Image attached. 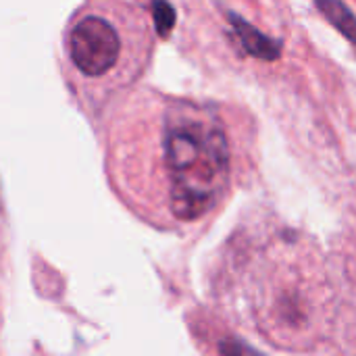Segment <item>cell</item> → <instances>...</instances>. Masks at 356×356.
I'll return each mask as SVG.
<instances>
[{
  "mask_svg": "<svg viewBox=\"0 0 356 356\" xmlns=\"http://www.w3.org/2000/svg\"><path fill=\"white\" fill-rule=\"evenodd\" d=\"M106 169L136 207L194 221L215 209L229 179V144L207 108L171 102L129 108L111 123Z\"/></svg>",
  "mask_w": 356,
  "mask_h": 356,
  "instance_id": "1",
  "label": "cell"
},
{
  "mask_svg": "<svg viewBox=\"0 0 356 356\" xmlns=\"http://www.w3.org/2000/svg\"><path fill=\"white\" fill-rule=\"evenodd\" d=\"M140 27L134 6L121 2H88L69 19L63 31V75L88 117L100 113L138 73L146 46Z\"/></svg>",
  "mask_w": 356,
  "mask_h": 356,
  "instance_id": "2",
  "label": "cell"
},
{
  "mask_svg": "<svg viewBox=\"0 0 356 356\" xmlns=\"http://www.w3.org/2000/svg\"><path fill=\"white\" fill-rule=\"evenodd\" d=\"M232 23H234L236 35L240 38V42L246 48V52H250V54H254L259 58H265V60H273L280 54L277 52L280 46L271 38H267L265 33L254 29L244 19H238V15H232Z\"/></svg>",
  "mask_w": 356,
  "mask_h": 356,
  "instance_id": "3",
  "label": "cell"
},
{
  "mask_svg": "<svg viewBox=\"0 0 356 356\" xmlns=\"http://www.w3.org/2000/svg\"><path fill=\"white\" fill-rule=\"evenodd\" d=\"M317 6L325 13V17H327L338 29L344 31V35H348V38L356 44V19L355 15H353L344 4H338V2H319Z\"/></svg>",
  "mask_w": 356,
  "mask_h": 356,
  "instance_id": "4",
  "label": "cell"
},
{
  "mask_svg": "<svg viewBox=\"0 0 356 356\" xmlns=\"http://www.w3.org/2000/svg\"><path fill=\"white\" fill-rule=\"evenodd\" d=\"M152 10H154V23H156L159 33L167 35V31L173 27V21H175L173 8H171L169 4H154Z\"/></svg>",
  "mask_w": 356,
  "mask_h": 356,
  "instance_id": "5",
  "label": "cell"
},
{
  "mask_svg": "<svg viewBox=\"0 0 356 356\" xmlns=\"http://www.w3.org/2000/svg\"><path fill=\"white\" fill-rule=\"evenodd\" d=\"M221 355L223 356H259L250 346L238 340H227L221 344Z\"/></svg>",
  "mask_w": 356,
  "mask_h": 356,
  "instance_id": "6",
  "label": "cell"
}]
</instances>
